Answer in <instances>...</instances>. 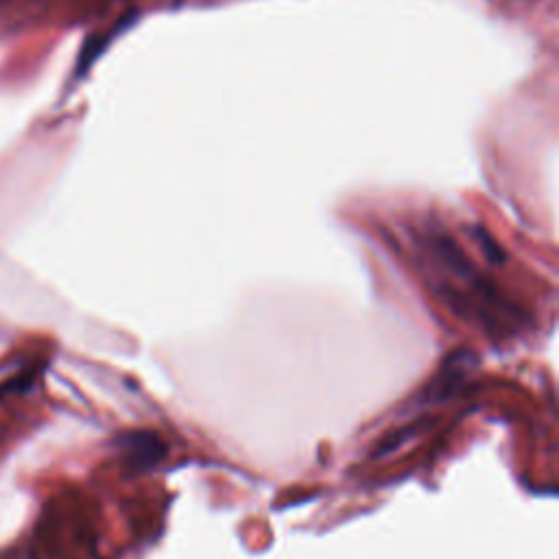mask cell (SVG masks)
Returning <instances> with one entry per match:
<instances>
[{"label":"cell","instance_id":"obj_1","mask_svg":"<svg viewBox=\"0 0 559 559\" xmlns=\"http://www.w3.org/2000/svg\"><path fill=\"white\" fill-rule=\"evenodd\" d=\"M411 245L426 282L459 317L491 334H511L522 325V312L474 266L443 229H413Z\"/></svg>","mask_w":559,"mask_h":559}]
</instances>
